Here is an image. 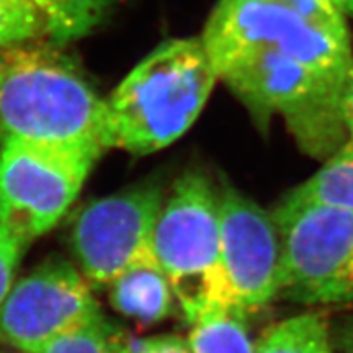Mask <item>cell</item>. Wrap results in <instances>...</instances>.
I'll return each instance as SVG.
<instances>
[{"label":"cell","mask_w":353,"mask_h":353,"mask_svg":"<svg viewBox=\"0 0 353 353\" xmlns=\"http://www.w3.org/2000/svg\"><path fill=\"white\" fill-rule=\"evenodd\" d=\"M108 286L112 306L143 325L164 321L176 301L169 280L159 267L134 268Z\"/></svg>","instance_id":"10"},{"label":"cell","mask_w":353,"mask_h":353,"mask_svg":"<svg viewBox=\"0 0 353 353\" xmlns=\"http://www.w3.org/2000/svg\"><path fill=\"white\" fill-rule=\"evenodd\" d=\"M38 353H123L121 332L101 316L81 329L54 339Z\"/></svg>","instance_id":"16"},{"label":"cell","mask_w":353,"mask_h":353,"mask_svg":"<svg viewBox=\"0 0 353 353\" xmlns=\"http://www.w3.org/2000/svg\"><path fill=\"white\" fill-rule=\"evenodd\" d=\"M0 139L85 154L110 149L105 99L54 51L0 50Z\"/></svg>","instance_id":"1"},{"label":"cell","mask_w":353,"mask_h":353,"mask_svg":"<svg viewBox=\"0 0 353 353\" xmlns=\"http://www.w3.org/2000/svg\"><path fill=\"white\" fill-rule=\"evenodd\" d=\"M341 343H342L343 352L353 353V317L347 322L345 327H343V330H342Z\"/></svg>","instance_id":"20"},{"label":"cell","mask_w":353,"mask_h":353,"mask_svg":"<svg viewBox=\"0 0 353 353\" xmlns=\"http://www.w3.org/2000/svg\"><path fill=\"white\" fill-rule=\"evenodd\" d=\"M50 38L46 21L26 0H0V50Z\"/></svg>","instance_id":"15"},{"label":"cell","mask_w":353,"mask_h":353,"mask_svg":"<svg viewBox=\"0 0 353 353\" xmlns=\"http://www.w3.org/2000/svg\"><path fill=\"white\" fill-rule=\"evenodd\" d=\"M221 260L234 307L257 312L278 298L280 234L273 214L236 188L219 193Z\"/></svg>","instance_id":"9"},{"label":"cell","mask_w":353,"mask_h":353,"mask_svg":"<svg viewBox=\"0 0 353 353\" xmlns=\"http://www.w3.org/2000/svg\"><path fill=\"white\" fill-rule=\"evenodd\" d=\"M285 200L314 203L353 213V139L325 159L316 174L293 188Z\"/></svg>","instance_id":"11"},{"label":"cell","mask_w":353,"mask_h":353,"mask_svg":"<svg viewBox=\"0 0 353 353\" xmlns=\"http://www.w3.org/2000/svg\"><path fill=\"white\" fill-rule=\"evenodd\" d=\"M43 17L50 39L68 43L85 38L112 15L118 0H26Z\"/></svg>","instance_id":"12"},{"label":"cell","mask_w":353,"mask_h":353,"mask_svg":"<svg viewBox=\"0 0 353 353\" xmlns=\"http://www.w3.org/2000/svg\"><path fill=\"white\" fill-rule=\"evenodd\" d=\"M162 205V190L152 183L83 206L70 234L83 276L95 285H110L134 268L159 267L154 232Z\"/></svg>","instance_id":"7"},{"label":"cell","mask_w":353,"mask_h":353,"mask_svg":"<svg viewBox=\"0 0 353 353\" xmlns=\"http://www.w3.org/2000/svg\"><path fill=\"white\" fill-rule=\"evenodd\" d=\"M99 317L100 306L87 278L70 263L51 260L13 285L0 304V341L38 353Z\"/></svg>","instance_id":"8"},{"label":"cell","mask_w":353,"mask_h":353,"mask_svg":"<svg viewBox=\"0 0 353 353\" xmlns=\"http://www.w3.org/2000/svg\"><path fill=\"white\" fill-rule=\"evenodd\" d=\"M254 353H332L325 322L299 314L276 322L254 343Z\"/></svg>","instance_id":"14"},{"label":"cell","mask_w":353,"mask_h":353,"mask_svg":"<svg viewBox=\"0 0 353 353\" xmlns=\"http://www.w3.org/2000/svg\"><path fill=\"white\" fill-rule=\"evenodd\" d=\"M123 353H192L188 341L176 335L134 337L121 332Z\"/></svg>","instance_id":"18"},{"label":"cell","mask_w":353,"mask_h":353,"mask_svg":"<svg viewBox=\"0 0 353 353\" xmlns=\"http://www.w3.org/2000/svg\"><path fill=\"white\" fill-rule=\"evenodd\" d=\"M95 162L81 152L2 141L0 226L26 245L51 231L77 198Z\"/></svg>","instance_id":"6"},{"label":"cell","mask_w":353,"mask_h":353,"mask_svg":"<svg viewBox=\"0 0 353 353\" xmlns=\"http://www.w3.org/2000/svg\"><path fill=\"white\" fill-rule=\"evenodd\" d=\"M26 249L20 239L0 226V304L6 301L10 293L21 255Z\"/></svg>","instance_id":"17"},{"label":"cell","mask_w":353,"mask_h":353,"mask_svg":"<svg viewBox=\"0 0 353 353\" xmlns=\"http://www.w3.org/2000/svg\"><path fill=\"white\" fill-rule=\"evenodd\" d=\"M245 316L237 309H211L192 322V353H254Z\"/></svg>","instance_id":"13"},{"label":"cell","mask_w":353,"mask_h":353,"mask_svg":"<svg viewBox=\"0 0 353 353\" xmlns=\"http://www.w3.org/2000/svg\"><path fill=\"white\" fill-rule=\"evenodd\" d=\"M273 218L280 234L278 298L299 304L353 301V213L283 200Z\"/></svg>","instance_id":"5"},{"label":"cell","mask_w":353,"mask_h":353,"mask_svg":"<svg viewBox=\"0 0 353 353\" xmlns=\"http://www.w3.org/2000/svg\"><path fill=\"white\" fill-rule=\"evenodd\" d=\"M219 81L201 37L167 39L105 99L110 149L145 156L198 120Z\"/></svg>","instance_id":"2"},{"label":"cell","mask_w":353,"mask_h":353,"mask_svg":"<svg viewBox=\"0 0 353 353\" xmlns=\"http://www.w3.org/2000/svg\"><path fill=\"white\" fill-rule=\"evenodd\" d=\"M332 2L337 6V8L343 15L352 17L353 19V0H332Z\"/></svg>","instance_id":"21"},{"label":"cell","mask_w":353,"mask_h":353,"mask_svg":"<svg viewBox=\"0 0 353 353\" xmlns=\"http://www.w3.org/2000/svg\"><path fill=\"white\" fill-rule=\"evenodd\" d=\"M154 252L192 324L211 309H236L221 260L219 193L201 172L176 180L154 232Z\"/></svg>","instance_id":"4"},{"label":"cell","mask_w":353,"mask_h":353,"mask_svg":"<svg viewBox=\"0 0 353 353\" xmlns=\"http://www.w3.org/2000/svg\"><path fill=\"white\" fill-rule=\"evenodd\" d=\"M342 113H343V121H345L348 138L353 139V64L347 74L345 83H343Z\"/></svg>","instance_id":"19"},{"label":"cell","mask_w":353,"mask_h":353,"mask_svg":"<svg viewBox=\"0 0 353 353\" xmlns=\"http://www.w3.org/2000/svg\"><path fill=\"white\" fill-rule=\"evenodd\" d=\"M347 17L332 0H218L201 41L216 65L249 50H270L345 83L353 64Z\"/></svg>","instance_id":"3"}]
</instances>
